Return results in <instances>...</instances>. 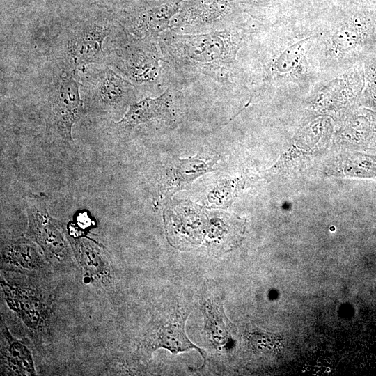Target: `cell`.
<instances>
[{
	"label": "cell",
	"instance_id": "cell-2",
	"mask_svg": "<svg viewBox=\"0 0 376 376\" xmlns=\"http://www.w3.org/2000/svg\"><path fill=\"white\" fill-rule=\"evenodd\" d=\"M189 304L174 300L161 308L152 318L140 343L139 351L145 358L151 357L159 348L173 354L195 349L206 363L205 352L194 344L187 336L185 330L186 320L191 313Z\"/></svg>",
	"mask_w": 376,
	"mask_h": 376
},
{
	"label": "cell",
	"instance_id": "cell-14",
	"mask_svg": "<svg viewBox=\"0 0 376 376\" xmlns=\"http://www.w3.org/2000/svg\"><path fill=\"white\" fill-rule=\"evenodd\" d=\"M21 244L13 246L7 251L6 258L10 263L20 269H30L36 267V259L29 257L28 246H20Z\"/></svg>",
	"mask_w": 376,
	"mask_h": 376
},
{
	"label": "cell",
	"instance_id": "cell-9",
	"mask_svg": "<svg viewBox=\"0 0 376 376\" xmlns=\"http://www.w3.org/2000/svg\"><path fill=\"white\" fill-rule=\"evenodd\" d=\"M8 304L17 311L24 322L32 328L40 326L46 317V309L40 299L21 288L2 283Z\"/></svg>",
	"mask_w": 376,
	"mask_h": 376
},
{
	"label": "cell",
	"instance_id": "cell-8",
	"mask_svg": "<svg viewBox=\"0 0 376 376\" xmlns=\"http://www.w3.org/2000/svg\"><path fill=\"white\" fill-rule=\"evenodd\" d=\"M216 161V158L206 161L198 156L176 158L166 173L164 187L170 191H175L186 187L198 177L211 171Z\"/></svg>",
	"mask_w": 376,
	"mask_h": 376
},
{
	"label": "cell",
	"instance_id": "cell-10",
	"mask_svg": "<svg viewBox=\"0 0 376 376\" xmlns=\"http://www.w3.org/2000/svg\"><path fill=\"white\" fill-rule=\"evenodd\" d=\"M170 100L169 90L157 98H144L130 107L119 124L135 125L153 118L169 116Z\"/></svg>",
	"mask_w": 376,
	"mask_h": 376
},
{
	"label": "cell",
	"instance_id": "cell-1",
	"mask_svg": "<svg viewBox=\"0 0 376 376\" xmlns=\"http://www.w3.org/2000/svg\"><path fill=\"white\" fill-rule=\"evenodd\" d=\"M319 31V61L327 78L361 63L376 50V17L368 10L344 12Z\"/></svg>",
	"mask_w": 376,
	"mask_h": 376
},
{
	"label": "cell",
	"instance_id": "cell-5",
	"mask_svg": "<svg viewBox=\"0 0 376 376\" xmlns=\"http://www.w3.org/2000/svg\"><path fill=\"white\" fill-rule=\"evenodd\" d=\"M220 296L205 295L200 301L204 318V339L217 352L228 351L233 342L234 325L224 311Z\"/></svg>",
	"mask_w": 376,
	"mask_h": 376
},
{
	"label": "cell",
	"instance_id": "cell-4",
	"mask_svg": "<svg viewBox=\"0 0 376 376\" xmlns=\"http://www.w3.org/2000/svg\"><path fill=\"white\" fill-rule=\"evenodd\" d=\"M54 118L60 134L72 141V127L81 117L84 104L79 85L75 78L67 75L61 78L52 104Z\"/></svg>",
	"mask_w": 376,
	"mask_h": 376
},
{
	"label": "cell",
	"instance_id": "cell-12",
	"mask_svg": "<svg viewBox=\"0 0 376 376\" xmlns=\"http://www.w3.org/2000/svg\"><path fill=\"white\" fill-rule=\"evenodd\" d=\"M75 249L81 265L95 279H104L110 269L104 252L92 241L79 239L75 241Z\"/></svg>",
	"mask_w": 376,
	"mask_h": 376
},
{
	"label": "cell",
	"instance_id": "cell-11",
	"mask_svg": "<svg viewBox=\"0 0 376 376\" xmlns=\"http://www.w3.org/2000/svg\"><path fill=\"white\" fill-rule=\"evenodd\" d=\"M3 346L1 348L2 361L15 375H33V361L29 350L13 339L6 328L1 329Z\"/></svg>",
	"mask_w": 376,
	"mask_h": 376
},
{
	"label": "cell",
	"instance_id": "cell-13",
	"mask_svg": "<svg viewBox=\"0 0 376 376\" xmlns=\"http://www.w3.org/2000/svg\"><path fill=\"white\" fill-rule=\"evenodd\" d=\"M95 86L98 100L104 106L114 107L125 96L129 84L111 70L107 68L97 75Z\"/></svg>",
	"mask_w": 376,
	"mask_h": 376
},
{
	"label": "cell",
	"instance_id": "cell-7",
	"mask_svg": "<svg viewBox=\"0 0 376 376\" xmlns=\"http://www.w3.org/2000/svg\"><path fill=\"white\" fill-rule=\"evenodd\" d=\"M109 30L102 24H86L70 38L68 53L75 65L96 63L103 58L102 44Z\"/></svg>",
	"mask_w": 376,
	"mask_h": 376
},
{
	"label": "cell",
	"instance_id": "cell-6",
	"mask_svg": "<svg viewBox=\"0 0 376 376\" xmlns=\"http://www.w3.org/2000/svg\"><path fill=\"white\" fill-rule=\"evenodd\" d=\"M29 233L41 246L48 258L63 263L69 259L65 242L58 224L45 209L33 207L29 210Z\"/></svg>",
	"mask_w": 376,
	"mask_h": 376
},
{
	"label": "cell",
	"instance_id": "cell-3",
	"mask_svg": "<svg viewBox=\"0 0 376 376\" xmlns=\"http://www.w3.org/2000/svg\"><path fill=\"white\" fill-rule=\"evenodd\" d=\"M365 86L362 63L338 73L321 83L312 93L311 107L320 112H337L361 97Z\"/></svg>",
	"mask_w": 376,
	"mask_h": 376
}]
</instances>
